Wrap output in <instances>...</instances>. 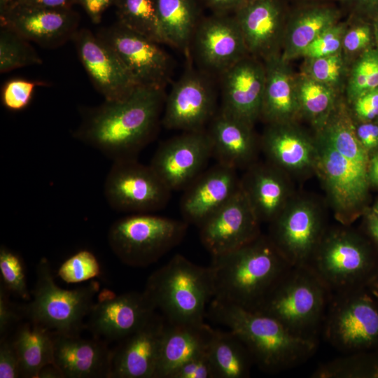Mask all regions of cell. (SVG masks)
Instances as JSON below:
<instances>
[{"label":"cell","mask_w":378,"mask_h":378,"mask_svg":"<svg viewBox=\"0 0 378 378\" xmlns=\"http://www.w3.org/2000/svg\"><path fill=\"white\" fill-rule=\"evenodd\" d=\"M165 99L162 89L139 86L123 99L90 110L75 137L113 162L137 159L156 136Z\"/></svg>","instance_id":"6da1fadb"},{"label":"cell","mask_w":378,"mask_h":378,"mask_svg":"<svg viewBox=\"0 0 378 378\" xmlns=\"http://www.w3.org/2000/svg\"><path fill=\"white\" fill-rule=\"evenodd\" d=\"M209 316L234 333L248 349L254 365L269 373L290 370L316 352L317 340L289 331L267 315L212 299Z\"/></svg>","instance_id":"7a4b0ae2"},{"label":"cell","mask_w":378,"mask_h":378,"mask_svg":"<svg viewBox=\"0 0 378 378\" xmlns=\"http://www.w3.org/2000/svg\"><path fill=\"white\" fill-rule=\"evenodd\" d=\"M290 266L270 237L260 234L212 257L214 299L254 312Z\"/></svg>","instance_id":"3957f363"},{"label":"cell","mask_w":378,"mask_h":378,"mask_svg":"<svg viewBox=\"0 0 378 378\" xmlns=\"http://www.w3.org/2000/svg\"><path fill=\"white\" fill-rule=\"evenodd\" d=\"M144 292L167 323H202L214 295L211 267L176 254L149 276Z\"/></svg>","instance_id":"277c9868"},{"label":"cell","mask_w":378,"mask_h":378,"mask_svg":"<svg viewBox=\"0 0 378 378\" xmlns=\"http://www.w3.org/2000/svg\"><path fill=\"white\" fill-rule=\"evenodd\" d=\"M332 294L308 265L290 266L254 311L293 334L316 340Z\"/></svg>","instance_id":"5b68a950"},{"label":"cell","mask_w":378,"mask_h":378,"mask_svg":"<svg viewBox=\"0 0 378 378\" xmlns=\"http://www.w3.org/2000/svg\"><path fill=\"white\" fill-rule=\"evenodd\" d=\"M32 298L23 305L25 317L54 333L77 335L86 328L84 319L99 292L98 281H91L72 290L63 289L55 283L46 258L38 262Z\"/></svg>","instance_id":"8992f818"},{"label":"cell","mask_w":378,"mask_h":378,"mask_svg":"<svg viewBox=\"0 0 378 378\" xmlns=\"http://www.w3.org/2000/svg\"><path fill=\"white\" fill-rule=\"evenodd\" d=\"M188 224L150 214H133L109 228L108 241L114 254L127 265L148 266L178 246Z\"/></svg>","instance_id":"52a82bcc"},{"label":"cell","mask_w":378,"mask_h":378,"mask_svg":"<svg viewBox=\"0 0 378 378\" xmlns=\"http://www.w3.org/2000/svg\"><path fill=\"white\" fill-rule=\"evenodd\" d=\"M377 265L359 236L337 230L324 232L307 265L332 295L365 287Z\"/></svg>","instance_id":"ba28073f"},{"label":"cell","mask_w":378,"mask_h":378,"mask_svg":"<svg viewBox=\"0 0 378 378\" xmlns=\"http://www.w3.org/2000/svg\"><path fill=\"white\" fill-rule=\"evenodd\" d=\"M365 287L331 295L323 323L326 340L349 354L378 346V304Z\"/></svg>","instance_id":"9c48e42d"},{"label":"cell","mask_w":378,"mask_h":378,"mask_svg":"<svg viewBox=\"0 0 378 378\" xmlns=\"http://www.w3.org/2000/svg\"><path fill=\"white\" fill-rule=\"evenodd\" d=\"M104 192L109 206L117 211L149 214L164 208L172 191L150 164L127 159L113 162Z\"/></svg>","instance_id":"30bf717a"},{"label":"cell","mask_w":378,"mask_h":378,"mask_svg":"<svg viewBox=\"0 0 378 378\" xmlns=\"http://www.w3.org/2000/svg\"><path fill=\"white\" fill-rule=\"evenodd\" d=\"M99 36L116 52L139 86L164 89L171 73V59L158 43L119 22Z\"/></svg>","instance_id":"8fae6325"},{"label":"cell","mask_w":378,"mask_h":378,"mask_svg":"<svg viewBox=\"0 0 378 378\" xmlns=\"http://www.w3.org/2000/svg\"><path fill=\"white\" fill-rule=\"evenodd\" d=\"M212 157L206 130L187 131L160 144L150 166L172 190H184Z\"/></svg>","instance_id":"7c38bea8"},{"label":"cell","mask_w":378,"mask_h":378,"mask_svg":"<svg viewBox=\"0 0 378 378\" xmlns=\"http://www.w3.org/2000/svg\"><path fill=\"white\" fill-rule=\"evenodd\" d=\"M157 312L144 292L116 295L104 289L99 292L86 328L104 341L122 340L146 323Z\"/></svg>","instance_id":"4fadbf2b"},{"label":"cell","mask_w":378,"mask_h":378,"mask_svg":"<svg viewBox=\"0 0 378 378\" xmlns=\"http://www.w3.org/2000/svg\"><path fill=\"white\" fill-rule=\"evenodd\" d=\"M73 39L83 66L105 101L123 99L139 87L114 50L99 36L82 29Z\"/></svg>","instance_id":"5bb4252c"},{"label":"cell","mask_w":378,"mask_h":378,"mask_svg":"<svg viewBox=\"0 0 378 378\" xmlns=\"http://www.w3.org/2000/svg\"><path fill=\"white\" fill-rule=\"evenodd\" d=\"M260 223L239 188L198 227L200 241L212 257L223 255L259 237Z\"/></svg>","instance_id":"9a60e30c"},{"label":"cell","mask_w":378,"mask_h":378,"mask_svg":"<svg viewBox=\"0 0 378 378\" xmlns=\"http://www.w3.org/2000/svg\"><path fill=\"white\" fill-rule=\"evenodd\" d=\"M216 113V96L208 80L188 71L166 97L161 122L170 130H202Z\"/></svg>","instance_id":"2e32d148"},{"label":"cell","mask_w":378,"mask_h":378,"mask_svg":"<svg viewBox=\"0 0 378 378\" xmlns=\"http://www.w3.org/2000/svg\"><path fill=\"white\" fill-rule=\"evenodd\" d=\"M270 223L269 237L288 262L307 265L325 232L316 211L300 204L284 209Z\"/></svg>","instance_id":"e0dca14e"},{"label":"cell","mask_w":378,"mask_h":378,"mask_svg":"<svg viewBox=\"0 0 378 378\" xmlns=\"http://www.w3.org/2000/svg\"><path fill=\"white\" fill-rule=\"evenodd\" d=\"M0 10L1 25L43 47L59 46L78 31V18L71 9L8 6Z\"/></svg>","instance_id":"ac0fdd59"},{"label":"cell","mask_w":378,"mask_h":378,"mask_svg":"<svg viewBox=\"0 0 378 378\" xmlns=\"http://www.w3.org/2000/svg\"><path fill=\"white\" fill-rule=\"evenodd\" d=\"M167 321L157 312L112 350L109 378H154Z\"/></svg>","instance_id":"d6986e66"},{"label":"cell","mask_w":378,"mask_h":378,"mask_svg":"<svg viewBox=\"0 0 378 378\" xmlns=\"http://www.w3.org/2000/svg\"><path fill=\"white\" fill-rule=\"evenodd\" d=\"M222 76L220 109L253 125L260 116L265 82V64L248 55Z\"/></svg>","instance_id":"ffe728a7"},{"label":"cell","mask_w":378,"mask_h":378,"mask_svg":"<svg viewBox=\"0 0 378 378\" xmlns=\"http://www.w3.org/2000/svg\"><path fill=\"white\" fill-rule=\"evenodd\" d=\"M191 42L202 64L221 74L249 55L235 18L224 15L199 23Z\"/></svg>","instance_id":"44dd1931"},{"label":"cell","mask_w":378,"mask_h":378,"mask_svg":"<svg viewBox=\"0 0 378 378\" xmlns=\"http://www.w3.org/2000/svg\"><path fill=\"white\" fill-rule=\"evenodd\" d=\"M239 188L236 169L217 163L204 170L184 189L180 204L183 220L199 227Z\"/></svg>","instance_id":"7402d4cb"},{"label":"cell","mask_w":378,"mask_h":378,"mask_svg":"<svg viewBox=\"0 0 378 378\" xmlns=\"http://www.w3.org/2000/svg\"><path fill=\"white\" fill-rule=\"evenodd\" d=\"M234 18L249 55L265 60L280 54L286 27L278 0H244Z\"/></svg>","instance_id":"603a6c76"},{"label":"cell","mask_w":378,"mask_h":378,"mask_svg":"<svg viewBox=\"0 0 378 378\" xmlns=\"http://www.w3.org/2000/svg\"><path fill=\"white\" fill-rule=\"evenodd\" d=\"M54 364L64 378H109L112 350L106 341L52 332Z\"/></svg>","instance_id":"cb8c5ba5"},{"label":"cell","mask_w":378,"mask_h":378,"mask_svg":"<svg viewBox=\"0 0 378 378\" xmlns=\"http://www.w3.org/2000/svg\"><path fill=\"white\" fill-rule=\"evenodd\" d=\"M251 127L221 109L216 113L206 132L217 163L234 169L253 164L257 143Z\"/></svg>","instance_id":"d4e9b609"},{"label":"cell","mask_w":378,"mask_h":378,"mask_svg":"<svg viewBox=\"0 0 378 378\" xmlns=\"http://www.w3.org/2000/svg\"><path fill=\"white\" fill-rule=\"evenodd\" d=\"M214 328L205 324L167 325L154 378H172L190 359L207 351Z\"/></svg>","instance_id":"484cf974"},{"label":"cell","mask_w":378,"mask_h":378,"mask_svg":"<svg viewBox=\"0 0 378 378\" xmlns=\"http://www.w3.org/2000/svg\"><path fill=\"white\" fill-rule=\"evenodd\" d=\"M265 82L260 116L271 124H286L300 109L296 78L280 54L265 60Z\"/></svg>","instance_id":"4316f807"},{"label":"cell","mask_w":378,"mask_h":378,"mask_svg":"<svg viewBox=\"0 0 378 378\" xmlns=\"http://www.w3.org/2000/svg\"><path fill=\"white\" fill-rule=\"evenodd\" d=\"M240 188L260 222L272 221L284 209L286 186L272 165H250Z\"/></svg>","instance_id":"83f0119b"},{"label":"cell","mask_w":378,"mask_h":378,"mask_svg":"<svg viewBox=\"0 0 378 378\" xmlns=\"http://www.w3.org/2000/svg\"><path fill=\"white\" fill-rule=\"evenodd\" d=\"M322 164L331 190L342 206H354L363 199L368 169L348 160L328 143L322 155Z\"/></svg>","instance_id":"f1b7e54d"},{"label":"cell","mask_w":378,"mask_h":378,"mask_svg":"<svg viewBox=\"0 0 378 378\" xmlns=\"http://www.w3.org/2000/svg\"><path fill=\"white\" fill-rule=\"evenodd\" d=\"M337 12L326 7L312 8L299 13L285 28L281 59L288 62L300 57L317 36L337 24Z\"/></svg>","instance_id":"f546056e"},{"label":"cell","mask_w":378,"mask_h":378,"mask_svg":"<svg viewBox=\"0 0 378 378\" xmlns=\"http://www.w3.org/2000/svg\"><path fill=\"white\" fill-rule=\"evenodd\" d=\"M13 341L21 377L36 378L43 367L54 364L52 332L49 330L29 321L18 328Z\"/></svg>","instance_id":"4dcf8cb0"},{"label":"cell","mask_w":378,"mask_h":378,"mask_svg":"<svg viewBox=\"0 0 378 378\" xmlns=\"http://www.w3.org/2000/svg\"><path fill=\"white\" fill-rule=\"evenodd\" d=\"M207 355L216 378H246L250 376L253 359L243 342L232 331L214 329Z\"/></svg>","instance_id":"1f68e13d"},{"label":"cell","mask_w":378,"mask_h":378,"mask_svg":"<svg viewBox=\"0 0 378 378\" xmlns=\"http://www.w3.org/2000/svg\"><path fill=\"white\" fill-rule=\"evenodd\" d=\"M164 43L186 50L199 24L193 0H156Z\"/></svg>","instance_id":"d6a6232c"},{"label":"cell","mask_w":378,"mask_h":378,"mask_svg":"<svg viewBox=\"0 0 378 378\" xmlns=\"http://www.w3.org/2000/svg\"><path fill=\"white\" fill-rule=\"evenodd\" d=\"M262 146L272 162L286 168H302L311 160L309 144L285 123L272 124L262 139Z\"/></svg>","instance_id":"836d02e7"},{"label":"cell","mask_w":378,"mask_h":378,"mask_svg":"<svg viewBox=\"0 0 378 378\" xmlns=\"http://www.w3.org/2000/svg\"><path fill=\"white\" fill-rule=\"evenodd\" d=\"M118 22L158 43H164L156 0H115Z\"/></svg>","instance_id":"e575fe53"},{"label":"cell","mask_w":378,"mask_h":378,"mask_svg":"<svg viewBox=\"0 0 378 378\" xmlns=\"http://www.w3.org/2000/svg\"><path fill=\"white\" fill-rule=\"evenodd\" d=\"M313 378H378V354L369 351L345 354L319 365Z\"/></svg>","instance_id":"d590c367"},{"label":"cell","mask_w":378,"mask_h":378,"mask_svg":"<svg viewBox=\"0 0 378 378\" xmlns=\"http://www.w3.org/2000/svg\"><path fill=\"white\" fill-rule=\"evenodd\" d=\"M41 63V58L27 39L7 27L1 25V73Z\"/></svg>","instance_id":"8d00e7d4"},{"label":"cell","mask_w":378,"mask_h":378,"mask_svg":"<svg viewBox=\"0 0 378 378\" xmlns=\"http://www.w3.org/2000/svg\"><path fill=\"white\" fill-rule=\"evenodd\" d=\"M298 99L301 109L315 119L325 117L332 108L334 88L318 82L306 74L296 78Z\"/></svg>","instance_id":"74e56055"},{"label":"cell","mask_w":378,"mask_h":378,"mask_svg":"<svg viewBox=\"0 0 378 378\" xmlns=\"http://www.w3.org/2000/svg\"><path fill=\"white\" fill-rule=\"evenodd\" d=\"M328 143L348 160L368 169L365 148L359 141L356 131L346 118H338L327 130Z\"/></svg>","instance_id":"f35d334b"},{"label":"cell","mask_w":378,"mask_h":378,"mask_svg":"<svg viewBox=\"0 0 378 378\" xmlns=\"http://www.w3.org/2000/svg\"><path fill=\"white\" fill-rule=\"evenodd\" d=\"M378 88V49L366 50L354 64L349 79L347 94L354 101Z\"/></svg>","instance_id":"ab89813d"},{"label":"cell","mask_w":378,"mask_h":378,"mask_svg":"<svg viewBox=\"0 0 378 378\" xmlns=\"http://www.w3.org/2000/svg\"><path fill=\"white\" fill-rule=\"evenodd\" d=\"M0 272L3 286L10 292L24 300L29 301V293L25 273V266L22 258L5 246L0 248Z\"/></svg>","instance_id":"60d3db41"},{"label":"cell","mask_w":378,"mask_h":378,"mask_svg":"<svg viewBox=\"0 0 378 378\" xmlns=\"http://www.w3.org/2000/svg\"><path fill=\"white\" fill-rule=\"evenodd\" d=\"M101 268L95 255L88 250H80L67 258L59 267L57 275L68 284H77L98 276Z\"/></svg>","instance_id":"b9f144b4"},{"label":"cell","mask_w":378,"mask_h":378,"mask_svg":"<svg viewBox=\"0 0 378 378\" xmlns=\"http://www.w3.org/2000/svg\"><path fill=\"white\" fill-rule=\"evenodd\" d=\"M308 59L306 74L311 78L333 88L341 80L344 70L342 52Z\"/></svg>","instance_id":"7bdbcfd3"},{"label":"cell","mask_w":378,"mask_h":378,"mask_svg":"<svg viewBox=\"0 0 378 378\" xmlns=\"http://www.w3.org/2000/svg\"><path fill=\"white\" fill-rule=\"evenodd\" d=\"M345 31L344 25L335 24L317 36L301 56L312 59L342 52V38Z\"/></svg>","instance_id":"ee69618b"},{"label":"cell","mask_w":378,"mask_h":378,"mask_svg":"<svg viewBox=\"0 0 378 378\" xmlns=\"http://www.w3.org/2000/svg\"><path fill=\"white\" fill-rule=\"evenodd\" d=\"M41 82L12 79L6 82L1 91L3 105L11 111H20L29 104L34 88L43 85Z\"/></svg>","instance_id":"f6af8a7d"},{"label":"cell","mask_w":378,"mask_h":378,"mask_svg":"<svg viewBox=\"0 0 378 378\" xmlns=\"http://www.w3.org/2000/svg\"><path fill=\"white\" fill-rule=\"evenodd\" d=\"M10 292L2 285L0 286V335L1 338L10 328L25 317L22 306L13 302L9 297Z\"/></svg>","instance_id":"bcb514c9"},{"label":"cell","mask_w":378,"mask_h":378,"mask_svg":"<svg viewBox=\"0 0 378 378\" xmlns=\"http://www.w3.org/2000/svg\"><path fill=\"white\" fill-rule=\"evenodd\" d=\"M172 378H216V377L206 351L183 364Z\"/></svg>","instance_id":"7dc6e473"},{"label":"cell","mask_w":378,"mask_h":378,"mask_svg":"<svg viewBox=\"0 0 378 378\" xmlns=\"http://www.w3.org/2000/svg\"><path fill=\"white\" fill-rule=\"evenodd\" d=\"M372 30L365 24L356 25L346 30L343 38L342 51L346 54H354L365 49L372 41Z\"/></svg>","instance_id":"c3c4849f"},{"label":"cell","mask_w":378,"mask_h":378,"mask_svg":"<svg viewBox=\"0 0 378 378\" xmlns=\"http://www.w3.org/2000/svg\"><path fill=\"white\" fill-rule=\"evenodd\" d=\"M21 377L18 355L13 340L6 337L0 342V378Z\"/></svg>","instance_id":"681fc988"},{"label":"cell","mask_w":378,"mask_h":378,"mask_svg":"<svg viewBox=\"0 0 378 378\" xmlns=\"http://www.w3.org/2000/svg\"><path fill=\"white\" fill-rule=\"evenodd\" d=\"M354 102L355 111L360 118L370 120L378 116V88L363 93Z\"/></svg>","instance_id":"f907efd6"},{"label":"cell","mask_w":378,"mask_h":378,"mask_svg":"<svg viewBox=\"0 0 378 378\" xmlns=\"http://www.w3.org/2000/svg\"><path fill=\"white\" fill-rule=\"evenodd\" d=\"M74 4H76L75 0H12L6 6H25L48 9L67 10L71 9Z\"/></svg>","instance_id":"816d5d0a"},{"label":"cell","mask_w":378,"mask_h":378,"mask_svg":"<svg viewBox=\"0 0 378 378\" xmlns=\"http://www.w3.org/2000/svg\"><path fill=\"white\" fill-rule=\"evenodd\" d=\"M76 4L83 6L91 20L99 23L104 11L115 0H75Z\"/></svg>","instance_id":"f5cc1de1"},{"label":"cell","mask_w":378,"mask_h":378,"mask_svg":"<svg viewBox=\"0 0 378 378\" xmlns=\"http://www.w3.org/2000/svg\"><path fill=\"white\" fill-rule=\"evenodd\" d=\"M356 136L365 148H373L378 146V125L363 123L356 130Z\"/></svg>","instance_id":"db71d44e"},{"label":"cell","mask_w":378,"mask_h":378,"mask_svg":"<svg viewBox=\"0 0 378 378\" xmlns=\"http://www.w3.org/2000/svg\"><path fill=\"white\" fill-rule=\"evenodd\" d=\"M207 5L214 10L216 15H224L225 13L237 8L244 0H205Z\"/></svg>","instance_id":"11a10c76"},{"label":"cell","mask_w":378,"mask_h":378,"mask_svg":"<svg viewBox=\"0 0 378 378\" xmlns=\"http://www.w3.org/2000/svg\"><path fill=\"white\" fill-rule=\"evenodd\" d=\"M366 228L368 234L378 245V214L374 211L367 216Z\"/></svg>","instance_id":"9f6ffc18"},{"label":"cell","mask_w":378,"mask_h":378,"mask_svg":"<svg viewBox=\"0 0 378 378\" xmlns=\"http://www.w3.org/2000/svg\"><path fill=\"white\" fill-rule=\"evenodd\" d=\"M36 378H64L61 372L53 364L43 367L38 373Z\"/></svg>","instance_id":"6f0895ef"},{"label":"cell","mask_w":378,"mask_h":378,"mask_svg":"<svg viewBox=\"0 0 378 378\" xmlns=\"http://www.w3.org/2000/svg\"><path fill=\"white\" fill-rule=\"evenodd\" d=\"M365 288L378 300V265L368 280Z\"/></svg>","instance_id":"680465c9"},{"label":"cell","mask_w":378,"mask_h":378,"mask_svg":"<svg viewBox=\"0 0 378 378\" xmlns=\"http://www.w3.org/2000/svg\"><path fill=\"white\" fill-rule=\"evenodd\" d=\"M368 178L373 184L378 186V153L371 160Z\"/></svg>","instance_id":"91938a15"},{"label":"cell","mask_w":378,"mask_h":378,"mask_svg":"<svg viewBox=\"0 0 378 378\" xmlns=\"http://www.w3.org/2000/svg\"><path fill=\"white\" fill-rule=\"evenodd\" d=\"M12 0H0V9L6 6Z\"/></svg>","instance_id":"94428289"},{"label":"cell","mask_w":378,"mask_h":378,"mask_svg":"<svg viewBox=\"0 0 378 378\" xmlns=\"http://www.w3.org/2000/svg\"><path fill=\"white\" fill-rule=\"evenodd\" d=\"M363 2L374 3L378 1V0H358Z\"/></svg>","instance_id":"6125c7cd"},{"label":"cell","mask_w":378,"mask_h":378,"mask_svg":"<svg viewBox=\"0 0 378 378\" xmlns=\"http://www.w3.org/2000/svg\"><path fill=\"white\" fill-rule=\"evenodd\" d=\"M374 211L378 214V202L374 207Z\"/></svg>","instance_id":"be15d7a7"},{"label":"cell","mask_w":378,"mask_h":378,"mask_svg":"<svg viewBox=\"0 0 378 378\" xmlns=\"http://www.w3.org/2000/svg\"><path fill=\"white\" fill-rule=\"evenodd\" d=\"M376 31H377V38H378V22H377V24Z\"/></svg>","instance_id":"e7e4bbea"}]
</instances>
